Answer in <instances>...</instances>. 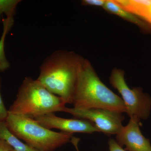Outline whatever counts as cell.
Returning a JSON list of instances; mask_svg holds the SVG:
<instances>
[{"mask_svg":"<svg viewBox=\"0 0 151 151\" xmlns=\"http://www.w3.org/2000/svg\"><path fill=\"white\" fill-rule=\"evenodd\" d=\"M103 8L107 12H110L137 25L145 30H149L148 26L145 23L138 18L134 14L122 8L113 0H106Z\"/></svg>","mask_w":151,"mask_h":151,"instance_id":"30bf717a","label":"cell"},{"mask_svg":"<svg viewBox=\"0 0 151 151\" xmlns=\"http://www.w3.org/2000/svg\"><path fill=\"white\" fill-rule=\"evenodd\" d=\"M34 119L42 127L49 129H58L62 132L69 134H92L94 132H100L94 124L87 120L64 119L58 117L54 113L43 115Z\"/></svg>","mask_w":151,"mask_h":151,"instance_id":"52a82bcc","label":"cell"},{"mask_svg":"<svg viewBox=\"0 0 151 151\" xmlns=\"http://www.w3.org/2000/svg\"><path fill=\"white\" fill-rule=\"evenodd\" d=\"M13 150V148L7 142L0 139V151H12Z\"/></svg>","mask_w":151,"mask_h":151,"instance_id":"e0dca14e","label":"cell"},{"mask_svg":"<svg viewBox=\"0 0 151 151\" xmlns=\"http://www.w3.org/2000/svg\"><path fill=\"white\" fill-rule=\"evenodd\" d=\"M0 139L4 140L17 151H39L22 142L14 136L6 126L5 122H0Z\"/></svg>","mask_w":151,"mask_h":151,"instance_id":"7c38bea8","label":"cell"},{"mask_svg":"<svg viewBox=\"0 0 151 151\" xmlns=\"http://www.w3.org/2000/svg\"><path fill=\"white\" fill-rule=\"evenodd\" d=\"M3 31L0 38V72H4L10 67V63L6 57L5 52V41L7 35L13 26L14 17H3Z\"/></svg>","mask_w":151,"mask_h":151,"instance_id":"8fae6325","label":"cell"},{"mask_svg":"<svg viewBox=\"0 0 151 151\" xmlns=\"http://www.w3.org/2000/svg\"><path fill=\"white\" fill-rule=\"evenodd\" d=\"M106 0H83L81 4L84 6H102L105 5Z\"/></svg>","mask_w":151,"mask_h":151,"instance_id":"9a60e30c","label":"cell"},{"mask_svg":"<svg viewBox=\"0 0 151 151\" xmlns=\"http://www.w3.org/2000/svg\"><path fill=\"white\" fill-rule=\"evenodd\" d=\"M1 78L0 77V122H5L9 115V111L7 110L1 94Z\"/></svg>","mask_w":151,"mask_h":151,"instance_id":"5bb4252c","label":"cell"},{"mask_svg":"<svg viewBox=\"0 0 151 151\" xmlns=\"http://www.w3.org/2000/svg\"><path fill=\"white\" fill-rule=\"evenodd\" d=\"M84 58L73 51L59 50L44 60L37 78L47 90L71 104L78 72Z\"/></svg>","mask_w":151,"mask_h":151,"instance_id":"6da1fadb","label":"cell"},{"mask_svg":"<svg viewBox=\"0 0 151 151\" xmlns=\"http://www.w3.org/2000/svg\"><path fill=\"white\" fill-rule=\"evenodd\" d=\"M119 6L135 15L140 17L151 24V0H116Z\"/></svg>","mask_w":151,"mask_h":151,"instance_id":"9c48e42d","label":"cell"},{"mask_svg":"<svg viewBox=\"0 0 151 151\" xmlns=\"http://www.w3.org/2000/svg\"><path fill=\"white\" fill-rule=\"evenodd\" d=\"M140 121L137 118H130L127 126L116 134V141L121 147L126 146V151H151L150 139L143 136L140 129Z\"/></svg>","mask_w":151,"mask_h":151,"instance_id":"ba28073f","label":"cell"},{"mask_svg":"<svg viewBox=\"0 0 151 151\" xmlns=\"http://www.w3.org/2000/svg\"><path fill=\"white\" fill-rule=\"evenodd\" d=\"M110 84L117 89L122 96L126 108V113L130 118L140 120L148 119L151 110V97L139 87L131 89L125 78V72L115 68L109 78Z\"/></svg>","mask_w":151,"mask_h":151,"instance_id":"5b68a950","label":"cell"},{"mask_svg":"<svg viewBox=\"0 0 151 151\" xmlns=\"http://www.w3.org/2000/svg\"><path fill=\"white\" fill-rule=\"evenodd\" d=\"M21 1L20 0H0V24L3 15H5L6 17H14L17 6Z\"/></svg>","mask_w":151,"mask_h":151,"instance_id":"4fadbf2b","label":"cell"},{"mask_svg":"<svg viewBox=\"0 0 151 151\" xmlns=\"http://www.w3.org/2000/svg\"><path fill=\"white\" fill-rule=\"evenodd\" d=\"M63 100L45 87L37 79L26 77L9 112L32 119L56 112L65 107Z\"/></svg>","mask_w":151,"mask_h":151,"instance_id":"3957f363","label":"cell"},{"mask_svg":"<svg viewBox=\"0 0 151 151\" xmlns=\"http://www.w3.org/2000/svg\"><path fill=\"white\" fill-rule=\"evenodd\" d=\"M71 104L78 109L99 108L126 113L122 98L101 81L91 63L86 59L80 66Z\"/></svg>","mask_w":151,"mask_h":151,"instance_id":"7a4b0ae2","label":"cell"},{"mask_svg":"<svg viewBox=\"0 0 151 151\" xmlns=\"http://www.w3.org/2000/svg\"><path fill=\"white\" fill-rule=\"evenodd\" d=\"M109 151H127L122 148L117 141L111 139L108 141Z\"/></svg>","mask_w":151,"mask_h":151,"instance_id":"2e32d148","label":"cell"},{"mask_svg":"<svg viewBox=\"0 0 151 151\" xmlns=\"http://www.w3.org/2000/svg\"><path fill=\"white\" fill-rule=\"evenodd\" d=\"M12 151H16L15 150H14V149H13V150Z\"/></svg>","mask_w":151,"mask_h":151,"instance_id":"ac0fdd59","label":"cell"},{"mask_svg":"<svg viewBox=\"0 0 151 151\" xmlns=\"http://www.w3.org/2000/svg\"><path fill=\"white\" fill-rule=\"evenodd\" d=\"M5 122L14 136L39 151H54L70 142L73 135L53 132L42 127L35 119L9 112Z\"/></svg>","mask_w":151,"mask_h":151,"instance_id":"277c9868","label":"cell"},{"mask_svg":"<svg viewBox=\"0 0 151 151\" xmlns=\"http://www.w3.org/2000/svg\"><path fill=\"white\" fill-rule=\"evenodd\" d=\"M62 112L78 119L87 120L94 124L99 132L107 134H117L123 127L122 113L99 108L81 109L64 107Z\"/></svg>","mask_w":151,"mask_h":151,"instance_id":"8992f818","label":"cell"}]
</instances>
